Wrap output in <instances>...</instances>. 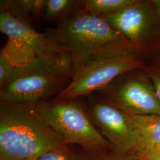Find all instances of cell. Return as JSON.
<instances>
[{"mask_svg":"<svg viewBox=\"0 0 160 160\" xmlns=\"http://www.w3.org/2000/svg\"><path fill=\"white\" fill-rule=\"evenodd\" d=\"M43 33L55 51L71 55L75 74L98 58L137 49L103 18L80 8L56 23L55 28L46 29Z\"/></svg>","mask_w":160,"mask_h":160,"instance_id":"cell-1","label":"cell"},{"mask_svg":"<svg viewBox=\"0 0 160 160\" xmlns=\"http://www.w3.org/2000/svg\"><path fill=\"white\" fill-rule=\"evenodd\" d=\"M66 146L40 114L36 103L0 102V160L37 159Z\"/></svg>","mask_w":160,"mask_h":160,"instance_id":"cell-2","label":"cell"},{"mask_svg":"<svg viewBox=\"0 0 160 160\" xmlns=\"http://www.w3.org/2000/svg\"><path fill=\"white\" fill-rule=\"evenodd\" d=\"M46 122L62 138L65 143L77 144L83 149L107 151L109 142L95 126L81 104L75 99L36 103Z\"/></svg>","mask_w":160,"mask_h":160,"instance_id":"cell-3","label":"cell"},{"mask_svg":"<svg viewBox=\"0 0 160 160\" xmlns=\"http://www.w3.org/2000/svg\"><path fill=\"white\" fill-rule=\"evenodd\" d=\"M139 50L132 49L98 58L79 70L54 100L61 102L89 96L121 75L142 68Z\"/></svg>","mask_w":160,"mask_h":160,"instance_id":"cell-4","label":"cell"},{"mask_svg":"<svg viewBox=\"0 0 160 160\" xmlns=\"http://www.w3.org/2000/svg\"><path fill=\"white\" fill-rule=\"evenodd\" d=\"M133 70L96 92L98 97L127 114L160 116V103L151 80Z\"/></svg>","mask_w":160,"mask_h":160,"instance_id":"cell-5","label":"cell"},{"mask_svg":"<svg viewBox=\"0 0 160 160\" xmlns=\"http://www.w3.org/2000/svg\"><path fill=\"white\" fill-rule=\"evenodd\" d=\"M88 97V115L110 144L112 149L123 154L133 152L137 135L129 116L100 97L92 95Z\"/></svg>","mask_w":160,"mask_h":160,"instance_id":"cell-6","label":"cell"},{"mask_svg":"<svg viewBox=\"0 0 160 160\" xmlns=\"http://www.w3.org/2000/svg\"><path fill=\"white\" fill-rule=\"evenodd\" d=\"M102 18L139 50L153 36L160 22L152 1L137 0Z\"/></svg>","mask_w":160,"mask_h":160,"instance_id":"cell-7","label":"cell"},{"mask_svg":"<svg viewBox=\"0 0 160 160\" xmlns=\"http://www.w3.org/2000/svg\"><path fill=\"white\" fill-rule=\"evenodd\" d=\"M67 80L49 72L45 65L23 75L0 88L1 102L16 103H38L62 90Z\"/></svg>","mask_w":160,"mask_h":160,"instance_id":"cell-8","label":"cell"},{"mask_svg":"<svg viewBox=\"0 0 160 160\" xmlns=\"http://www.w3.org/2000/svg\"><path fill=\"white\" fill-rule=\"evenodd\" d=\"M0 30L8 39L18 40L30 46L37 58L46 57L55 51L43 33L36 31L29 23L0 9Z\"/></svg>","mask_w":160,"mask_h":160,"instance_id":"cell-9","label":"cell"},{"mask_svg":"<svg viewBox=\"0 0 160 160\" xmlns=\"http://www.w3.org/2000/svg\"><path fill=\"white\" fill-rule=\"evenodd\" d=\"M127 114L137 135V143L133 153L143 158L160 150V115Z\"/></svg>","mask_w":160,"mask_h":160,"instance_id":"cell-10","label":"cell"},{"mask_svg":"<svg viewBox=\"0 0 160 160\" xmlns=\"http://www.w3.org/2000/svg\"><path fill=\"white\" fill-rule=\"evenodd\" d=\"M46 0H1L0 9L28 23L29 17H43Z\"/></svg>","mask_w":160,"mask_h":160,"instance_id":"cell-11","label":"cell"},{"mask_svg":"<svg viewBox=\"0 0 160 160\" xmlns=\"http://www.w3.org/2000/svg\"><path fill=\"white\" fill-rule=\"evenodd\" d=\"M48 71L63 80H71L75 74L73 58L68 52L55 51L46 60Z\"/></svg>","mask_w":160,"mask_h":160,"instance_id":"cell-12","label":"cell"},{"mask_svg":"<svg viewBox=\"0 0 160 160\" xmlns=\"http://www.w3.org/2000/svg\"><path fill=\"white\" fill-rule=\"evenodd\" d=\"M137 0H80L78 5L80 9L96 17L105 16L118 12Z\"/></svg>","mask_w":160,"mask_h":160,"instance_id":"cell-13","label":"cell"},{"mask_svg":"<svg viewBox=\"0 0 160 160\" xmlns=\"http://www.w3.org/2000/svg\"><path fill=\"white\" fill-rule=\"evenodd\" d=\"M78 8V1L46 0L42 18L46 22L57 23L73 14Z\"/></svg>","mask_w":160,"mask_h":160,"instance_id":"cell-14","label":"cell"},{"mask_svg":"<svg viewBox=\"0 0 160 160\" xmlns=\"http://www.w3.org/2000/svg\"><path fill=\"white\" fill-rule=\"evenodd\" d=\"M78 154L80 160H143L133 152L123 154L112 149L110 152H106L83 149Z\"/></svg>","mask_w":160,"mask_h":160,"instance_id":"cell-15","label":"cell"},{"mask_svg":"<svg viewBox=\"0 0 160 160\" xmlns=\"http://www.w3.org/2000/svg\"><path fill=\"white\" fill-rule=\"evenodd\" d=\"M37 160H80L78 154L69 148L68 146L53 149L40 155Z\"/></svg>","mask_w":160,"mask_h":160,"instance_id":"cell-16","label":"cell"},{"mask_svg":"<svg viewBox=\"0 0 160 160\" xmlns=\"http://www.w3.org/2000/svg\"><path fill=\"white\" fill-rule=\"evenodd\" d=\"M147 75L154 84L160 103V65L149 68L147 71Z\"/></svg>","mask_w":160,"mask_h":160,"instance_id":"cell-17","label":"cell"},{"mask_svg":"<svg viewBox=\"0 0 160 160\" xmlns=\"http://www.w3.org/2000/svg\"><path fill=\"white\" fill-rule=\"evenodd\" d=\"M142 158L143 160H160V150H158Z\"/></svg>","mask_w":160,"mask_h":160,"instance_id":"cell-18","label":"cell"},{"mask_svg":"<svg viewBox=\"0 0 160 160\" xmlns=\"http://www.w3.org/2000/svg\"><path fill=\"white\" fill-rule=\"evenodd\" d=\"M153 6L154 7L155 10L158 20L160 22V0H153L152 1Z\"/></svg>","mask_w":160,"mask_h":160,"instance_id":"cell-19","label":"cell"},{"mask_svg":"<svg viewBox=\"0 0 160 160\" xmlns=\"http://www.w3.org/2000/svg\"><path fill=\"white\" fill-rule=\"evenodd\" d=\"M37 160V159L31 158H18V159H16V160Z\"/></svg>","mask_w":160,"mask_h":160,"instance_id":"cell-20","label":"cell"},{"mask_svg":"<svg viewBox=\"0 0 160 160\" xmlns=\"http://www.w3.org/2000/svg\"></svg>","mask_w":160,"mask_h":160,"instance_id":"cell-21","label":"cell"}]
</instances>
